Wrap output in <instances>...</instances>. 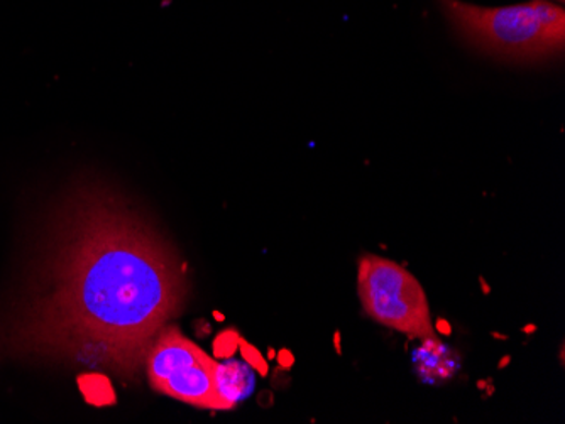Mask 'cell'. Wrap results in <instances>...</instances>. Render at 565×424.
<instances>
[{"mask_svg":"<svg viewBox=\"0 0 565 424\" xmlns=\"http://www.w3.org/2000/svg\"><path fill=\"white\" fill-rule=\"evenodd\" d=\"M215 384L220 399L226 404V410H232L251 391L253 377L248 368L242 367L238 362H232V364L217 365Z\"/></svg>","mask_w":565,"mask_h":424,"instance_id":"5b68a950","label":"cell"},{"mask_svg":"<svg viewBox=\"0 0 565 424\" xmlns=\"http://www.w3.org/2000/svg\"><path fill=\"white\" fill-rule=\"evenodd\" d=\"M217 365L175 325L163 328L146 359L155 391L201 410L226 411L215 384Z\"/></svg>","mask_w":565,"mask_h":424,"instance_id":"277c9868","label":"cell"},{"mask_svg":"<svg viewBox=\"0 0 565 424\" xmlns=\"http://www.w3.org/2000/svg\"><path fill=\"white\" fill-rule=\"evenodd\" d=\"M555 2H561V4H562V2H564V0H555Z\"/></svg>","mask_w":565,"mask_h":424,"instance_id":"8992f818","label":"cell"},{"mask_svg":"<svg viewBox=\"0 0 565 424\" xmlns=\"http://www.w3.org/2000/svg\"><path fill=\"white\" fill-rule=\"evenodd\" d=\"M358 293L365 315L411 338L437 340L419 279L400 264L365 254L358 263Z\"/></svg>","mask_w":565,"mask_h":424,"instance_id":"3957f363","label":"cell"},{"mask_svg":"<svg viewBox=\"0 0 565 424\" xmlns=\"http://www.w3.org/2000/svg\"><path fill=\"white\" fill-rule=\"evenodd\" d=\"M437 2L459 38L488 57L509 63H542L564 53L561 4L530 0L508 8H481L460 0Z\"/></svg>","mask_w":565,"mask_h":424,"instance_id":"7a4b0ae2","label":"cell"},{"mask_svg":"<svg viewBox=\"0 0 565 424\" xmlns=\"http://www.w3.org/2000/svg\"><path fill=\"white\" fill-rule=\"evenodd\" d=\"M49 239L23 343L134 379L189 293L183 264L136 208L97 186L76 190Z\"/></svg>","mask_w":565,"mask_h":424,"instance_id":"6da1fadb","label":"cell"}]
</instances>
